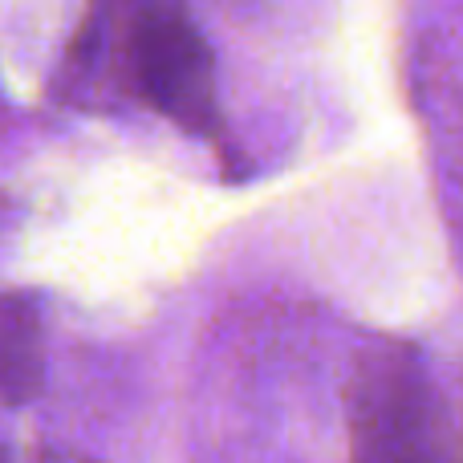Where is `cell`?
Here are the masks:
<instances>
[{
	"instance_id": "cell-2",
	"label": "cell",
	"mask_w": 463,
	"mask_h": 463,
	"mask_svg": "<svg viewBox=\"0 0 463 463\" xmlns=\"http://www.w3.org/2000/svg\"><path fill=\"white\" fill-rule=\"evenodd\" d=\"M0 386H5V402L21 407V402L37 399L41 383H45V350H41V313L29 293H8L5 309H0Z\"/></svg>"
},
{
	"instance_id": "cell-1",
	"label": "cell",
	"mask_w": 463,
	"mask_h": 463,
	"mask_svg": "<svg viewBox=\"0 0 463 463\" xmlns=\"http://www.w3.org/2000/svg\"><path fill=\"white\" fill-rule=\"evenodd\" d=\"M354 463H448L439 411L419 354L378 342L358 354L350 378Z\"/></svg>"
}]
</instances>
